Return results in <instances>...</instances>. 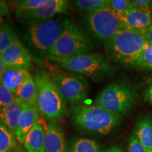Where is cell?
Returning <instances> with one entry per match:
<instances>
[{
    "mask_svg": "<svg viewBox=\"0 0 152 152\" xmlns=\"http://www.w3.org/2000/svg\"><path fill=\"white\" fill-rule=\"evenodd\" d=\"M9 13L7 4L4 1H0V28L4 26V18Z\"/></svg>",
    "mask_w": 152,
    "mask_h": 152,
    "instance_id": "obj_30",
    "label": "cell"
},
{
    "mask_svg": "<svg viewBox=\"0 0 152 152\" xmlns=\"http://www.w3.org/2000/svg\"><path fill=\"white\" fill-rule=\"evenodd\" d=\"M109 7L118 14L132 9L130 0H109Z\"/></svg>",
    "mask_w": 152,
    "mask_h": 152,
    "instance_id": "obj_27",
    "label": "cell"
},
{
    "mask_svg": "<svg viewBox=\"0 0 152 152\" xmlns=\"http://www.w3.org/2000/svg\"><path fill=\"white\" fill-rule=\"evenodd\" d=\"M28 152H45V130L37 121L26 136L23 142Z\"/></svg>",
    "mask_w": 152,
    "mask_h": 152,
    "instance_id": "obj_18",
    "label": "cell"
},
{
    "mask_svg": "<svg viewBox=\"0 0 152 152\" xmlns=\"http://www.w3.org/2000/svg\"><path fill=\"white\" fill-rule=\"evenodd\" d=\"M15 101V95L0 82V108L11 105Z\"/></svg>",
    "mask_w": 152,
    "mask_h": 152,
    "instance_id": "obj_26",
    "label": "cell"
},
{
    "mask_svg": "<svg viewBox=\"0 0 152 152\" xmlns=\"http://www.w3.org/2000/svg\"><path fill=\"white\" fill-rule=\"evenodd\" d=\"M65 20L52 18L29 21L26 35L29 46L38 54H47L61 35Z\"/></svg>",
    "mask_w": 152,
    "mask_h": 152,
    "instance_id": "obj_5",
    "label": "cell"
},
{
    "mask_svg": "<svg viewBox=\"0 0 152 152\" xmlns=\"http://www.w3.org/2000/svg\"><path fill=\"white\" fill-rule=\"evenodd\" d=\"M128 152H147L134 134L129 138Z\"/></svg>",
    "mask_w": 152,
    "mask_h": 152,
    "instance_id": "obj_28",
    "label": "cell"
},
{
    "mask_svg": "<svg viewBox=\"0 0 152 152\" xmlns=\"http://www.w3.org/2000/svg\"><path fill=\"white\" fill-rule=\"evenodd\" d=\"M29 75L28 70L23 68L6 67L0 77V82L15 95Z\"/></svg>",
    "mask_w": 152,
    "mask_h": 152,
    "instance_id": "obj_15",
    "label": "cell"
},
{
    "mask_svg": "<svg viewBox=\"0 0 152 152\" xmlns=\"http://www.w3.org/2000/svg\"><path fill=\"white\" fill-rule=\"evenodd\" d=\"M48 0H24L20 1L15 9L16 17L19 18L26 13L30 12L45 4Z\"/></svg>",
    "mask_w": 152,
    "mask_h": 152,
    "instance_id": "obj_24",
    "label": "cell"
},
{
    "mask_svg": "<svg viewBox=\"0 0 152 152\" xmlns=\"http://www.w3.org/2000/svg\"><path fill=\"white\" fill-rule=\"evenodd\" d=\"M90 49V41L84 33L71 20H66L61 35L47 56L56 62L85 54Z\"/></svg>",
    "mask_w": 152,
    "mask_h": 152,
    "instance_id": "obj_7",
    "label": "cell"
},
{
    "mask_svg": "<svg viewBox=\"0 0 152 152\" xmlns=\"http://www.w3.org/2000/svg\"><path fill=\"white\" fill-rule=\"evenodd\" d=\"M37 87V106L43 117L51 121L59 119L66 111L65 101L63 99L49 74L42 71L34 77Z\"/></svg>",
    "mask_w": 152,
    "mask_h": 152,
    "instance_id": "obj_4",
    "label": "cell"
},
{
    "mask_svg": "<svg viewBox=\"0 0 152 152\" xmlns=\"http://www.w3.org/2000/svg\"><path fill=\"white\" fill-rule=\"evenodd\" d=\"M144 99L148 101L149 103L152 104V82L148 85L145 91H144Z\"/></svg>",
    "mask_w": 152,
    "mask_h": 152,
    "instance_id": "obj_31",
    "label": "cell"
},
{
    "mask_svg": "<svg viewBox=\"0 0 152 152\" xmlns=\"http://www.w3.org/2000/svg\"><path fill=\"white\" fill-rule=\"evenodd\" d=\"M75 5L79 10L88 14L109 6V0H77Z\"/></svg>",
    "mask_w": 152,
    "mask_h": 152,
    "instance_id": "obj_23",
    "label": "cell"
},
{
    "mask_svg": "<svg viewBox=\"0 0 152 152\" xmlns=\"http://www.w3.org/2000/svg\"><path fill=\"white\" fill-rule=\"evenodd\" d=\"M18 39L16 34L8 25L0 28V55Z\"/></svg>",
    "mask_w": 152,
    "mask_h": 152,
    "instance_id": "obj_22",
    "label": "cell"
},
{
    "mask_svg": "<svg viewBox=\"0 0 152 152\" xmlns=\"http://www.w3.org/2000/svg\"><path fill=\"white\" fill-rule=\"evenodd\" d=\"M151 15H152V11H151Z\"/></svg>",
    "mask_w": 152,
    "mask_h": 152,
    "instance_id": "obj_36",
    "label": "cell"
},
{
    "mask_svg": "<svg viewBox=\"0 0 152 152\" xmlns=\"http://www.w3.org/2000/svg\"><path fill=\"white\" fill-rule=\"evenodd\" d=\"M6 67H7V66H6L4 63L3 62L2 59H1V57H0V77H1V74H2L4 71L5 70Z\"/></svg>",
    "mask_w": 152,
    "mask_h": 152,
    "instance_id": "obj_34",
    "label": "cell"
},
{
    "mask_svg": "<svg viewBox=\"0 0 152 152\" xmlns=\"http://www.w3.org/2000/svg\"><path fill=\"white\" fill-rule=\"evenodd\" d=\"M7 67H16L28 70L32 64V56L28 49L16 40L0 55Z\"/></svg>",
    "mask_w": 152,
    "mask_h": 152,
    "instance_id": "obj_10",
    "label": "cell"
},
{
    "mask_svg": "<svg viewBox=\"0 0 152 152\" xmlns=\"http://www.w3.org/2000/svg\"><path fill=\"white\" fill-rule=\"evenodd\" d=\"M16 145L14 133L0 123V152H13Z\"/></svg>",
    "mask_w": 152,
    "mask_h": 152,
    "instance_id": "obj_21",
    "label": "cell"
},
{
    "mask_svg": "<svg viewBox=\"0 0 152 152\" xmlns=\"http://www.w3.org/2000/svg\"><path fill=\"white\" fill-rule=\"evenodd\" d=\"M85 23L91 35L104 43L124 30L119 14L109 6L87 14Z\"/></svg>",
    "mask_w": 152,
    "mask_h": 152,
    "instance_id": "obj_8",
    "label": "cell"
},
{
    "mask_svg": "<svg viewBox=\"0 0 152 152\" xmlns=\"http://www.w3.org/2000/svg\"><path fill=\"white\" fill-rule=\"evenodd\" d=\"M135 134L147 152H152V119L150 116L141 117L135 125Z\"/></svg>",
    "mask_w": 152,
    "mask_h": 152,
    "instance_id": "obj_17",
    "label": "cell"
},
{
    "mask_svg": "<svg viewBox=\"0 0 152 152\" xmlns=\"http://www.w3.org/2000/svg\"><path fill=\"white\" fill-rule=\"evenodd\" d=\"M138 97L137 88L134 85L128 82L115 81L99 94L94 105L122 118L130 113Z\"/></svg>",
    "mask_w": 152,
    "mask_h": 152,
    "instance_id": "obj_3",
    "label": "cell"
},
{
    "mask_svg": "<svg viewBox=\"0 0 152 152\" xmlns=\"http://www.w3.org/2000/svg\"><path fill=\"white\" fill-rule=\"evenodd\" d=\"M70 113L77 130L93 135H107L121 121V117L96 105L75 106Z\"/></svg>",
    "mask_w": 152,
    "mask_h": 152,
    "instance_id": "obj_2",
    "label": "cell"
},
{
    "mask_svg": "<svg viewBox=\"0 0 152 152\" xmlns=\"http://www.w3.org/2000/svg\"><path fill=\"white\" fill-rule=\"evenodd\" d=\"M144 35H145L146 39L149 44H151L152 45V25L150 26L149 29L144 33Z\"/></svg>",
    "mask_w": 152,
    "mask_h": 152,
    "instance_id": "obj_32",
    "label": "cell"
},
{
    "mask_svg": "<svg viewBox=\"0 0 152 152\" xmlns=\"http://www.w3.org/2000/svg\"><path fill=\"white\" fill-rule=\"evenodd\" d=\"M45 152H66L64 132L55 121H51L45 130Z\"/></svg>",
    "mask_w": 152,
    "mask_h": 152,
    "instance_id": "obj_14",
    "label": "cell"
},
{
    "mask_svg": "<svg viewBox=\"0 0 152 152\" xmlns=\"http://www.w3.org/2000/svg\"><path fill=\"white\" fill-rule=\"evenodd\" d=\"M138 69L152 71V45L148 44L136 66Z\"/></svg>",
    "mask_w": 152,
    "mask_h": 152,
    "instance_id": "obj_25",
    "label": "cell"
},
{
    "mask_svg": "<svg viewBox=\"0 0 152 152\" xmlns=\"http://www.w3.org/2000/svg\"><path fill=\"white\" fill-rule=\"evenodd\" d=\"M56 63L66 71L94 80H102L115 71V68L108 59L99 54L85 53Z\"/></svg>",
    "mask_w": 152,
    "mask_h": 152,
    "instance_id": "obj_6",
    "label": "cell"
},
{
    "mask_svg": "<svg viewBox=\"0 0 152 152\" xmlns=\"http://www.w3.org/2000/svg\"><path fill=\"white\" fill-rule=\"evenodd\" d=\"M38 121V109L35 104H24L18 126L15 132V137L20 143L23 144L26 136Z\"/></svg>",
    "mask_w": 152,
    "mask_h": 152,
    "instance_id": "obj_13",
    "label": "cell"
},
{
    "mask_svg": "<svg viewBox=\"0 0 152 152\" xmlns=\"http://www.w3.org/2000/svg\"><path fill=\"white\" fill-rule=\"evenodd\" d=\"M102 152H124V151H123L122 148L121 147L115 146V147L109 148V149H106V151H103Z\"/></svg>",
    "mask_w": 152,
    "mask_h": 152,
    "instance_id": "obj_33",
    "label": "cell"
},
{
    "mask_svg": "<svg viewBox=\"0 0 152 152\" xmlns=\"http://www.w3.org/2000/svg\"><path fill=\"white\" fill-rule=\"evenodd\" d=\"M23 105L15 101L11 105L0 108V123L15 134Z\"/></svg>",
    "mask_w": 152,
    "mask_h": 152,
    "instance_id": "obj_16",
    "label": "cell"
},
{
    "mask_svg": "<svg viewBox=\"0 0 152 152\" xmlns=\"http://www.w3.org/2000/svg\"><path fill=\"white\" fill-rule=\"evenodd\" d=\"M133 9L148 11H152V1L151 0H130Z\"/></svg>",
    "mask_w": 152,
    "mask_h": 152,
    "instance_id": "obj_29",
    "label": "cell"
},
{
    "mask_svg": "<svg viewBox=\"0 0 152 152\" xmlns=\"http://www.w3.org/2000/svg\"><path fill=\"white\" fill-rule=\"evenodd\" d=\"M97 142L90 139L75 138L66 147V152H102Z\"/></svg>",
    "mask_w": 152,
    "mask_h": 152,
    "instance_id": "obj_20",
    "label": "cell"
},
{
    "mask_svg": "<svg viewBox=\"0 0 152 152\" xmlns=\"http://www.w3.org/2000/svg\"><path fill=\"white\" fill-rule=\"evenodd\" d=\"M37 87L34 77L31 75L28 76L21 86L15 94L16 102L24 104H35L37 102Z\"/></svg>",
    "mask_w": 152,
    "mask_h": 152,
    "instance_id": "obj_19",
    "label": "cell"
},
{
    "mask_svg": "<svg viewBox=\"0 0 152 152\" xmlns=\"http://www.w3.org/2000/svg\"><path fill=\"white\" fill-rule=\"evenodd\" d=\"M124 30H130L144 33L152 25L151 13L131 9L119 14Z\"/></svg>",
    "mask_w": 152,
    "mask_h": 152,
    "instance_id": "obj_12",
    "label": "cell"
},
{
    "mask_svg": "<svg viewBox=\"0 0 152 152\" xmlns=\"http://www.w3.org/2000/svg\"><path fill=\"white\" fill-rule=\"evenodd\" d=\"M50 77L65 102L82 104L86 99L89 83L83 76L75 73H58L52 74Z\"/></svg>",
    "mask_w": 152,
    "mask_h": 152,
    "instance_id": "obj_9",
    "label": "cell"
},
{
    "mask_svg": "<svg viewBox=\"0 0 152 152\" xmlns=\"http://www.w3.org/2000/svg\"><path fill=\"white\" fill-rule=\"evenodd\" d=\"M148 42L144 33L122 30L105 43L106 56L126 67L136 68Z\"/></svg>",
    "mask_w": 152,
    "mask_h": 152,
    "instance_id": "obj_1",
    "label": "cell"
},
{
    "mask_svg": "<svg viewBox=\"0 0 152 152\" xmlns=\"http://www.w3.org/2000/svg\"><path fill=\"white\" fill-rule=\"evenodd\" d=\"M70 1L66 0H48L47 2L41 7L30 12L23 14L19 18L33 20H47L54 18V16L67 13L69 10Z\"/></svg>",
    "mask_w": 152,
    "mask_h": 152,
    "instance_id": "obj_11",
    "label": "cell"
},
{
    "mask_svg": "<svg viewBox=\"0 0 152 152\" xmlns=\"http://www.w3.org/2000/svg\"><path fill=\"white\" fill-rule=\"evenodd\" d=\"M13 152H25V151L21 146H20V144H17Z\"/></svg>",
    "mask_w": 152,
    "mask_h": 152,
    "instance_id": "obj_35",
    "label": "cell"
}]
</instances>
